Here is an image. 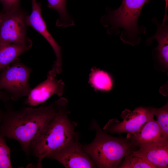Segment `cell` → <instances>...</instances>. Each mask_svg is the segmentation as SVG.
I'll list each match as a JSON object with an SVG mask.
<instances>
[{
    "mask_svg": "<svg viewBox=\"0 0 168 168\" xmlns=\"http://www.w3.org/2000/svg\"><path fill=\"white\" fill-rule=\"evenodd\" d=\"M64 84L62 80L48 75L47 79L31 89L25 101L30 106L38 105L44 102L54 94L62 96Z\"/></svg>",
    "mask_w": 168,
    "mask_h": 168,
    "instance_id": "11",
    "label": "cell"
},
{
    "mask_svg": "<svg viewBox=\"0 0 168 168\" xmlns=\"http://www.w3.org/2000/svg\"><path fill=\"white\" fill-rule=\"evenodd\" d=\"M118 168H156L144 158L133 152L128 154Z\"/></svg>",
    "mask_w": 168,
    "mask_h": 168,
    "instance_id": "17",
    "label": "cell"
},
{
    "mask_svg": "<svg viewBox=\"0 0 168 168\" xmlns=\"http://www.w3.org/2000/svg\"><path fill=\"white\" fill-rule=\"evenodd\" d=\"M48 7L57 11L59 17L57 20V26L66 27L74 25V20L68 12L66 8L67 0H47Z\"/></svg>",
    "mask_w": 168,
    "mask_h": 168,
    "instance_id": "15",
    "label": "cell"
},
{
    "mask_svg": "<svg viewBox=\"0 0 168 168\" xmlns=\"http://www.w3.org/2000/svg\"><path fill=\"white\" fill-rule=\"evenodd\" d=\"M10 153L9 148L3 137L0 135V168L12 167Z\"/></svg>",
    "mask_w": 168,
    "mask_h": 168,
    "instance_id": "19",
    "label": "cell"
},
{
    "mask_svg": "<svg viewBox=\"0 0 168 168\" xmlns=\"http://www.w3.org/2000/svg\"><path fill=\"white\" fill-rule=\"evenodd\" d=\"M91 125L96 131L95 137L91 143L82 146L98 168H117L126 155L138 148L127 137L107 134L95 121Z\"/></svg>",
    "mask_w": 168,
    "mask_h": 168,
    "instance_id": "3",
    "label": "cell"
},
{
    "mask_svg": "<svg viewBox=\"0 0 168 168\" xmlns=\"http://www.w3.org/2000/svg\"><path fill=\"white\" fill-rule=\"evenodd\" d=\"M20 0H0L2 6L3 12H6L20 6Z\"/></svg>",
    "mask_w": 168,
    "mask_h": 168,
    "instance_id": "20",
    "label": "cell"
},
{
    "mask_svg": "<svg viewBox=\"0 0 168 168\" xmlns=\"http://www.w3.org/2000/svg\"><path fill=\"white\" fill-rule=\"evenodd\" d=\"M127 137L138 148L143 146L168 139L157 121L154 119L146 123L137 133L128 134Z\"/></svg>",
    "mask_w": 168,
    "mask_h": 168,
    "instance_id": "13",
    "label": "cell"
},
{
    "mask_svg": "<svg viewBox=\"0 0 168 168\" xmlns=\"http://www.w3.org/2000/svg\"><path fill=\"white\" fill-rule=\"evenodd\" d=\"M166 2V6H165V15L164 16V18H166L168 17L167 11V8L168 5V0H165Z\"/></svg>",
    "mask_w": 168,
    "mask_h": 168,
    "instance_id": "21",
    "label": "cell"
},
{
    "mask_svg": "<svg viewBox=\"0 0 168 168\" xmlns=\"http://www.w3.org/2000/svg\"><path fill=\"white\" fill-rule=\"evenodd\" d=\"M32 11L30 15H28L26 21L28 26H30L40 33L47 40L54 50L56 56V60L50 71L52 74L57 75L62 71L61 47L55 40L47 30L46 23L41 14V4L36 0H31Z\"/></svg>",
    "mask_w": 168,
    "mask_h": 168,
    "instance_id": "9",
    "label": "cell"
},
{
    "mask_svg": "<svg viewBox=\"0 0 168 168\" xmlns=\"http://www.w3.org/2000/svg\"><path fill=\"white\" fill-rule=\"evenodd\" d=\"M66 99H58L57 113L30 147L41 166L43 158L52 152L62 147L75 138L74 125L67 115Z\"/></svg>",
    "mask_w": 168,
    "mask_h": 168,
    "instance_id": "2",
    "label": "cell"
},
{
    "mask_svg": "<svg viewBox=\"0 0 168 168\" xmlns=\"http://www.w3.org/2000/svg\"><path fill=\"white\" fill-rule=\"evenodd\" d=\"M147 0H122L120 6L114 10L109 9L100 19L104 26L108 28V34L118 35L119 28L122 29L120 38L124 43L133 46L140 43L141 33L145 28H140L138 20L142 7Z\"/></svg>",
    "mask_w": 168,
    "mask_h": 168,
    "instance_id": "4",
    "label": "cell"
},
{
    "mask_svg": "<svg viewBox=\"0 0 168 168\" xmlns=\"http://www.w3.org/2000/svg\"><path fill=\"white\" fill-rule=\"evenodd\" d=\"M1 15H2V12H0V19L1 18Z\"/></svg>",
    "mask_w": 168,
    "mask_h": 168,
    "instance_id": "23",
    "label": "cell"
},
{
    "mask_svg": "<svg viewBox=\"0 0 168 168\" xmlns=\"http://www.w3.org/2000/svg\"><path fill=\"white\" fill-rule=\"evenodd\" d=\"M55 160L66 168L96 167L94 162L75 138L45 157Z\"/></svg>",
    "mask_w": 168,
    "mask_h": 168,
    "instance_id": "8",
    "label": "cell"
},
{
    "mask_svg": "<svg viewBox=\"0 0 168 168\" xmlns=\"http://www.w3.org/2000/svg\"><path fill=\"white\" fill-rule=\"evenodd\" d=\"M3 95L2 92L0 91V99L3 98Z\"/></svg>",
    "mask_w": 168,
    "mask_h": 168,
    "instance_id": "22",
    "label": "cell"
},
{
    "mask_svg": "<svg viewBox=\"0 0 168 168\" xmlns=\"http://www.w3.org/2000/svg\"><path fill=\"white\" fill-rule=\"evenodd\" d=\"M89 81L96 91H109L113 86L112 80L110 75L107 72L96 68L91 69Z\"/></svg>",
    "mask_w": 168,
    "mask_h": 168,
    "instance_id": "16",
    "label": "cell"
},
{
    "mask_svg": "<svg viewBox=\"0 0 168 168\" xmlns=\"http://www.w3.org/2000/svg\"><path fill=\"white\" fill-rule=\"evenodd\" d=\"M32 44L30 39L23 43L0 44V72L19 56L28 51Z\"/></svg>",
    "mask_w": 168,
    "mask_h": 168,
    "instance_id": "14",
    "label": "cell"
},
{
    "mask_svg": "<svg viewBox=\"0 0 168 168\" xmlns=\"http://www.w3.org/2000/svg\"><path fill=\"white\" fill-rule=\"evenodd\" d=\"M152 107H139L133 111L125 109L121 113L123 120L110 119L103 128L106 132L132 134L138 131L147 122L154 119Z\"/></svg>",
    "mask_w": 168,
    "mask_h": 168,
    "instance_id": "7",
    "label": "cell"
},
{
    "mask_svg": "<svg viewBox=\"0 0 168 168\" xmlns=\"http://www.w3.org/2000/svg\"><path fill=\"white\" fill-rule=\"evenodd\" d=\"M154 115L157 118V121L161 129L168 137V104L158 108L152 107Z\"/></svg>",
    "mask_w": 168,
    "mask_h": 168,
    "instance_id": "18",
    "label": "cell"
},
{
    "mask_svg": "<svg viewBox=\"0 0 168 168\" xmlns=\"http://www.w3.org/2000/svg\"><path fill=\"white\" fill-rule=\"evenodd\" d=\"M28 14L20 7L2 12L0 19V44L23 43L30 39L26 36Z\"/></svg>",
    "mask_w": 168,
    "mask_h": 168,
    "instance_id": "6",
    "label": "cell"
},
{
    "mask_svg": "<svg viewBox=\"0 0 168 168\" xmlns=\"http://www.w3.org/2000/svg\"><path fill=\"white\" fill-rule=\"evenodd\" d=\"M31 71L18 58L2 71L0 91H5L2 92L4 100L16 101L27 96L31 90L29 82Z\"/></svg>",
    "mask_w": 168,
    "mask_h": 168,
    "instance_id": "5",
    "label": "cell"
},
{
    "mask_svg": "<svg viewBox=\"0 0 168 168\" xmlns=\"http://www.w3.org/2000/svg\"><path fill=\"white\" fill-rule=\"evenodd\" d=\"M58 106V100L47 106L8 112L0 127V135L16 140L29 154L31 144L55 114Z\"/></svg>",
    "mask_w": 168,
    "mask_h": 168,
    "instance_id": "1",
    "label": "cell"
},
{
    "mask_svg": "<svg viewBox=\"0 0 168 168\" xmlns=\"http://www.w3.org/2000/svg\"><path fill=\"white\" fill-rule=\"evenodd\" d=\"M142 157L156 168H167L168 139L145 145L133 152Z\"/></svg>",
    "mask_w": 168,
    "mask_h": 168,
    "instance_id": "12",
    "label": "cell"
},
{
    "mask_svg": "<svg viewBox=\"0 0 168 168\" xmlns=\"http://www.w3.org/2000/svg\"><path fill=\"white\" fill-rule=\"evenodd\" d=\"M153 21L157 26L156 33L149 37L147 41V44H151L154 39L158 43L157 47L152 51V56L155 61L154 66L156 69L166 72L168 68V26L166 22L159 24L155 18Z\"/></svg>",
    "mask_w": 168,
    "mask_h": 168,
    "instance_id": "10",
    "label": "cell"
}]
</instances>
